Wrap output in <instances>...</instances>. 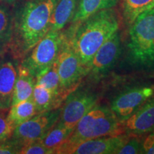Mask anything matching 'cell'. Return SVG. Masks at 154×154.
Masks as SVG:
<instances>
[{
	"instance_id": "ffe728a7",
	"label": "cell",
	"mask_w": 154,
	"mask_h": 154,
	"mask_svg": "<svg viewBox=\"0 0 154 154\" xmlns=\"http://www.w3.org/2000/svg\"><path fill=\"white\" fill-rule=\"evenodd\" d=\"M73 130L57 122L41 140H38L49 149H55L61 145L72 134Z\"/></svg>"
},
{
	"instance_id": "9c48e42d",
	"label": "cell",
	"mask_w": 154,
	"mask_h": 154,
	"mask_svg": "<svg viewBox=\"0 0 154 154\" xmlns=\"http://www.w3.org/2000/svg\"><path fill=\"white\" fill-rule=\"evenodd\" d=\"M131 135L102 136L84 140L70 146H60L54 153L57 154H116L129 138Z\"/></svg>"
},
{
	"instance_id": "d4e9b609",
	"label": "cell",
	"mask_w": 154,
	"mask_h": 154,
	"mask_svg": "<svg viewBox=\"0 0 154 154\" xmlns=\"http://www.w3.org/2000/svg\"><path fill=\"white\" fill-rule=\"evenodd\" d=\"M18 154H54V150L47 148L39 141H35L22 146Z\"/></svg>"
},
{
	"instance_id": "cb8c5ba5",
	"label": "cell",
	"mask_w": 154,
	"mask_h": 154,
	"mask_svg": "<svg viewBox=\"0 0 154 154\" xmlns=\"http://www.w3.org/2000/svg\"><path fill=\"white\" fill-rule=\"evenodd\" d=\"M7 110L0 108V143L9 139L14 129L7 120Z\"/></svg>"
},
{
	"instance_id": "5bb4252c",
	"label": "cell",
	"mask_w": 154,
	"mask_h": 154,
	"mask_svg": "<svg viewBox=\"0 0 154 154\" xmlns=\"http://www.w3.org/2000/svg\"><path fill=\"white\" fill-rule=\"evenodd\" d=\"M17 77V68L11 61L0 66V108L9 109Z\"/></svg>"
},
{
	"instance_id": "ac0fdd59",
	"label": "cell",
	"mask_w": 154,
	"mask_h": 154,
	"mask_svg": "<svg viewBox=\"0 0 154 154\" xmlns=\"http://www.w3.org/2000/svg\"><path fill=\"white\" fill-rule=\"evenodd\" d=\"M36 106L32 99L11 105L7 113V120L14 128L37 114Z\"/></svg>"
},
{
	"instance_id": "4fadbf2b",
	"label": "cell",
	"mask_w": 154,
	"mask_h": 154,
	"mask_svg": "<svg viewBox=\"0 0 154 154\" xmlns=\"http://www.w3.org/2000/svg\"><path fill=\"white\" fill-rule=\"evenodd\" d=\"M69 94L63 91H51L49 88L35 84L32 99L38 113L61 107Z\"/></svg>"
},
{
	"instance_id": "484cf974",
	"label": "cell",
	"mask_w": 154,
	"mask_h": 154,
	"mask_svg": "<svg viewBox=\"0 0 154 154\" xmlns=\"http://www.w3.org/2000/svg\"><path fill=\"white\" fill-rule=\"evenodd\" d=\"M141 153L154 154V131L143 136L141 143Z\"/></svg>"
},
{
	"instance_id": "44dd1931",
	"label": "cell",
	"mask_w": 154,
	"mask_h": 154,
	"mask_svg": "<svg viewBox=\"0 0 154 154\" xmlns=\"http://www.w3.org/2000/svg\"><path fill=\"white\" fill-rule=\"evenodd\" d=\"M13 15L5 5H0V51L7 49L12 32Z\"/></svg>"
},
{
	"instance_id": "4316f807",
	"label": "cell",
	"mask_w": 154,
	"mask_h": 154,
	"mask_svg": "<svg viewBox=\"0 0 154 154\" xmlns=\"http://www.w3.org/2000/svg\"><path fill=\"white\" fill-rule=\"evenodd\" d=\"M20 147L11 138L0 143V154L19 153Z\"/></svg>"
},
{
	"instance_id": "e0dca14e",
	"label": "cell",
	"mask_w": 154,
	"mask_h": 154,
	"mask_svg": "<svg viewBox=\"0 0 154 154\" xmlns=\"http://www.w3.org/2000/svg\"><path fill=\"white\" fill-rule=\"evenodd\" d=\"M120 0H79L72 23H79L98 11L112 9Z\"/></svg>"
},
{
	"instance_id": "30bf717a",
	"label": "cell",
	"mask_w": 154,
	"mask_h": 154,
	"mask_svg": "<svg viewBox=\"0 0 154 154\" xmlns=\"http://www.w3.org/2000/svg\"><path fill=\"white\" fill-rule=\"evenodd\" d=\"M154 96V85L138 86L124 90L112 100L110 109L123 121Z\"/></svg>"
},
{
	"instance_id": "7a4b0ae2",
	"label": "cell",
	"mask_w": 154,
	"mask_h": 154,
	"mask_svg": "<svg viewBox=\"0 0 154 154\" xmlns=\"http://www.w3.org/2000/svg\"><path fill=\"white\" fill-rule=\"evenodd\" d=\"M119 30L118 14L112 8L98 11L82 22L72 23L66 32L69 44L88 69L98 49Z\"/></svg>"
},
{
	"instance_id": "6da1fadb",
	"label": "cell",
	"mask_w": 154,
	"mask_h": 154,
	"mask_svg": "<svg viewBox=\"0 0 154 154\" xmlns=\"http://www.w3.org/2000/svg\"><path fill=\"white\" fill-rule=\"evenodd\" d=\"M58 0H29L13 16L12 32L7 49L22 59L49 32Z\"/></svg>"
},
{
	"instance_id": "603a6c76",
	"label": "cell",
	"mask_w": 154,
	"mask_h": 154,
	"mask_svg": "<svg viewBox=\"0 0 154 154\" xmlns=\"http://www.w3.org/2000/svg\"><path fill=\"white\" fill-rule=\"evenodd\" d=\"M143 136L131 135L128 140L117 151L116 154L141 153V143Z\"/></svg>"
},
{
	"instance_id": "3957f363",
	"label": "cell",
	"mask_w": 154,
	"mask_h": 154,
	"mask_svg": "<svg viewBox=\"0 0 154 154\" xmlns=\"http://www.w3.org/2000/svg\"><path fill=\"white\" fill-rule=\"evenodd\" d=\"M123 134L125 132L121 122L110 107L97 104L79 121L69 138L60 146H70L92 138Z\"/></svg>"
},
{
	"instance_id": "ba28073f",
	"label": "cell",
	"mask_w": 154,
	"mask_h": 154,
	"mask_svg": "<svg viewBox=\"0 0 154 154\" xmlns=\"http://www.w3.org/2000/svg\"><path fill=\"white\" fill-rule=\"evenodd\" d=\"M99 96L87 90H77L66 98L61 106V113L57 122L74 129L79 121L98 104Z\"/></svg>"
},
{
	"instance_id": "9a60e30c",
	"label": "cell",
	"mask_w": 154,
	"mask_h": 154,
	"mask_svg": "<svg viewBox=\"0 0 154 154\" xmlns=\"http://www.w3.org/2000/svg\"><path fill=\"white\" fill-rule=\"evenodd\" d=\"M79 0H58L53 11L49 31L59 32L72 21Z\"/></svg>"
},
{
	"instance_id": "7c38bea8",
	"label": "cell",
	"mask_w": 154,
	"mask_h": 154,
	"mask_svg": "<svg viewBox=\"0 0 154 154\" xmlns=\"http://www.w3.org/2000/svg\"><path fill=\"white\" fill-rule=\"evenodd\" d=\"M121 125L127 134L145 136L154 131V96L128 119L121 121Z\"/></svg>"
},
{
	"instance_id": "8fae6325",
	"label": "cell",
	"mask_w": 154,
	"mask_h": 154,
	"mask_svg": "<svg viewBox=\"0 0 154 154\" xmlns=\"http://www.w3.org/2000/svg\"><path fill=\"white\" fill-rule=\"evenodd\" d=\"M121 36L117 32L105 42L94 55L88 65V75L98 79L113 66L121 54Z\"/></svg>"
},
{
	"instance_id": "7402d4cb",
	"label": "cell",
	"mask_w": 154,
	"mask_h": 154,
	"mask_svg": "<svg viewBox=\"0 0 154 154\" xmlns=\"http://www.w3.org/2000/svg\"><path fill=\"white\" fill-rule=\"evenodd\" d=\"M36 84L56 92L63 91L60 88V80L56 61L36 76Z\"/></svg>"
},
{
	"instance_id": "277c9868",
	"label": "cell",
	"mask_w": 154,
	"mask_h": 154,
	"mask_svg": "<svg viewBox=\"0 0 154 154\" xmlns=\"http://www.w3.org/2000/svg\"><path fill=\"white\" fill-rule=\"evenodd\" d=\"M128 47L134 62L154 66V7L138 15L129 26Z\"/></svg>"
},
{
	"instance_id": "5b68a950",
	"label": "cell",
	"mask_w": 154,
	"mask_h": 154,
	"mask_svg": "<svg viewBox=\"0 0 154 154\" xmlns=\"http://www.w3.org/2000/svg\"><path fill=\"white\" fill-rule=\"evenodd\" d=\"M66 32L49 31L32 48L20 64L28 69L36 78L42 71L52 65L57 60L66 38Z\"/></svg>"
},
{
	"instance_id": "52a82bcc",
	"label": "cell",
	"mask_w": 154,
	"mask_h": 154,
	"mask_svg": "<svg viewBox=\"0 0 154 154\" xmlns=\"http://www.w3.org/2000/svg\"><path fill=\"white\" fill-rule=\"evenodd\" d=\"M61 107L38 113L30 119L16 126L11 139L21 148L41 140L59 119Z\"/></svg>"
},
{
	"instance_id": "d6986e66",
	"label": "cell",
	"mask_w": 154,
	"mask_h": 154,
	"mask_svg": "<svg viewBox=\"0 0 154 154\" xmlns=\"http://www.w3.org/2000/svg\"><path fill=\"white\" fill-rule=\"evenodd\" d=\"M124 20L129 26L138 15L154 7V0H120Z\"/></svg>"
},
{
	"instance_id": "8992f818",
	"label": "cell",
	"mask_w": 154,
	"mask_h": 154,
	"mask_svg": "<svg viewBox=\"0 0 154 154\" xmlns=\"http://www.w3.org/2000/svg\"><path fill=\"white\" fill-rule=\"evenodd\" d=\"M66 32V31H65ZM66 38L56 60L61 91L71 94L79 87L82 79L88 75V69Z\"/></svg>"
},
{
	"instance_id": "83f0119b",
	"label": "cell",
	"mask_w": 154,
	"mask_h": 154,
	"mask_svg": "<svg viewBox=\"0 0 154 154\" xmlns=\"http://www.w3.org/2000/svg\"><path fill=\"white\" fill-rule=\"evenodd\" d=\"M0 1H2V2L7 4L8 5H13L16 2L17 0H0Z\"/></svg>"
},
{
	"instance_id": "2e32d148",
	"label": "cell",
	"mask_w": 154,
	"mask_h": 154,
	"mask_svg": "<svg viewBox=\"0 0 154 154\" xmlns=\"http://www.w3.org/2000/svg\"><path fill=\"white\" fill-rule=\"evenodd\" d=\"M35 84V77L30 74L28 69L19 64L17 67V77L13 92L11 105L32 99Z\"/></svg>"
}]
</instances>
